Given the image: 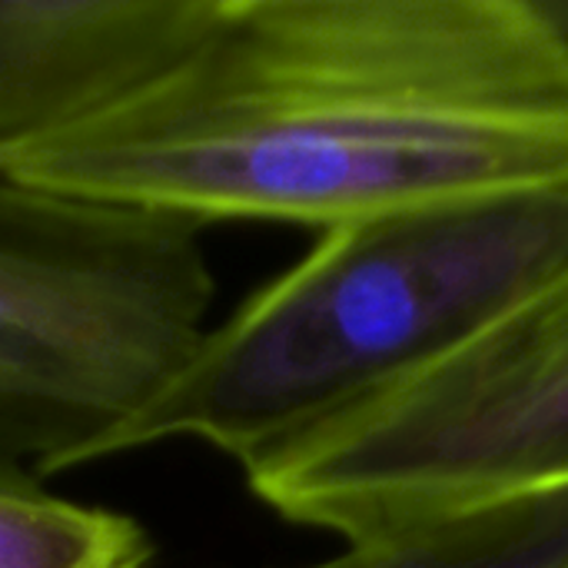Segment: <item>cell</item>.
<instances>
[{
	"instance_id": "6da1fadb",
	"label": "cell",
	"mask_w": 568,
	"mask_h": 568,
	"mask_svg": "<svg viewBox=\"0 0 568 568\" xmlns=\"http://www.w3.org/2000/svg\"><path fill=\"white\" fill-rule=\"evenodd\" d=\"M0 173L320 233L566 186L568 43L539 0H220L176 63Z\"/></svg>"
},
{
	"instance_id": "7a4b0ae2",
	"label": "cell",
	"mask_w": 568,
	"mask_h": 568,
	"mask_svg": "<svg viewBox=\"0 0 568 568\" xmlns=\"http://www.w3.org/2000/svg\"><path fill=\"white\" fill-rule=\"evenodd\" d=\"M566 260L568 183L326 230L210 326L87 463L190 439L246 469L446 356Z\"/></svg>"
},
{
	"instance_id": "3957f363",
	"label": "cell",
	"mask_w": 568,
	"mask_h": 568,
	"mask_svg": "<svg viewBox=\"0 0 568 568\" xmlns=\"http://www.w3.org/2000/svg\"><path fill=\"white\" fill-rule=\"evenodd\" d=\"M206 230L0 173V489L87 466L200 346Z\"/></svg>"
},
{
	"instance_id": "277c9868",
	"label": "cell",
	"mask_w": 568,
	"mask_h": 568,
	"mask_svg": "<svg viewBox=\"0 0 568 568\" xmlns=\"http://www.w3.org/2000/svg\"><path fill=\"white\" fill-rule=\"evenodd\" d=\"M343 542L568 493V260L476 336L243 469Z\"/></svg>"
},
{
	"instance_id": "5b68a950",
	"label": "cell",
	"mask_w": 568,
	"mask_h": 568,
	"mask_svg": "<svg viewBox=\"0 0 568 568\" xmlns=\"http://www.w3.org/2000/svg\"><path fill=\"white\" fill-rule=\"evenodd\" d=\"M220 0H0V156L70 130L176 63Z\"/></svg>"
},
{
	"instance_id": "8992f818",
	"label": "cell",
	"mask_w": 568,
	"mask_h": 568,
	"mask_svg": "<svg viewBox=\"0 0 568 568\" xmlns=\"http://www.w3.org/2000/svg\"><path fill=\"white\" fill-rule=\"evenodd\" d=\"M303 568H568V493L353 539Z\"/></svg>"
},
{
	"instance_id": "52a82bcc",
	"label": "cell",
	"mask_w": 568,
	"mask_h": 568,
	"mask_svg": "<svg viewBox=\"0 0 568 568\" xmlns=\"http://www.w3.org/2000/svg\"><path fill=\"white\" fill-rule=\"evenodd\" d=\"M153 542L130 516L0 489V568H146Z\"/></svg>"
},
{
	"instance_id": "ba28073f",
	"label": "cell",
	"mask_w": 568,
	"mask_h": 568,
	"mask_svg": "<svg viewBox=\"0 0 568 568\" xmlns=\"http://www.w3.org/2000/svg\"><path fill=\"white\" fill-rule=\"evenodd\" d=\"M539 7L549 17V23L559 30V37L568 43V0H539Z\"/></svg>"
}]
</instances>
